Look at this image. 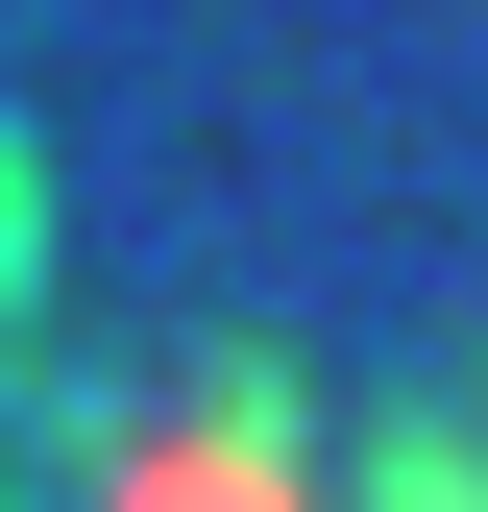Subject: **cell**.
Masks as SVG:
<instances>
[{
    "instance_id": "obj_1",
    "label": "cell",
    "mask_w": 488,
    "mask_h": 512,
    "mask_svg": "<svg viewBox=\"0 0 488 512\" xmlns=\"http://www.w3.org/2000/svg\"><path fill=\"white\" fill-rule=\"evenodd\" d=\"M464 512H488V488H464Z\"/></svg>"
}]
</instances>
